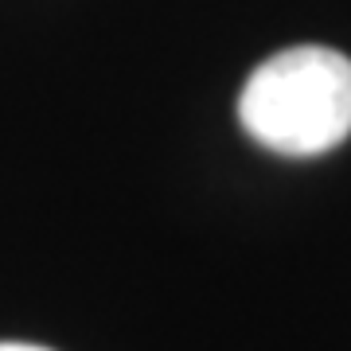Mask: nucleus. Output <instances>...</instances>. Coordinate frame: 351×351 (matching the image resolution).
Here are the masks:
<instances>
[{"mask_svg": "<svg viewBox=\"0 0 351 351\" xmlns=\"http://www.w3.org/2000/svg\"><path fill=\"white\" fill-rule=\"evenodd\" d=\"M239 121L277 156H320L351 133V59L332 47H289L254 66Z\"/></svg>", "mask_w": 351, "mask_h": 351, "instance_id": "1", "label": "nucleus"}, {"mask_svg": "<svg viewBox=\"0 0 351 351\" xmlns=\"http://www.w3.org/2000/svg\"><path fill=\"white\" fill-rule=\"evenodd\" d=\"M0 351H51V348H39V343H0Z\"/></svg>", "mask_w": 351, "mask_h": 351, "instance_id": "2", "label": "nucleus"}]
</instances>
